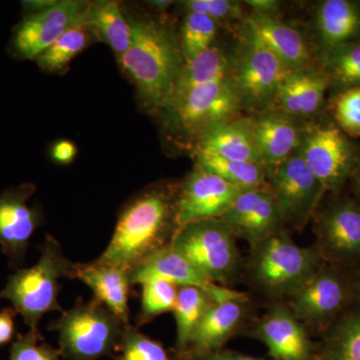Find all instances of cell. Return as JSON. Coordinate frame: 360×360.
Masks as SVG:
<instances>
[{"mask_svg": "<svg viewBox=\"0 0 360 360\" xmlns=\"http://www.w3.org/2000/svg\"><path fill=\"white\" fill-rule=\"evenodd\" d=\"M77 155V146L70 141H59L51 148L52 158L59 165H70Z\"/></svg>", "mask_w": 360, "mask_h": 360, "instance_id": "obj_40", "label": "cell"}, {"mask_svg": "<svg viewBox=\"0 0 360 360\" xmlns=\"http://www.w3.org/2000/svg\"><path fill=\"white\" fill-rule=\"evenodd\" d=\"M18 311L13 307H7L0 311V347L13 340L15 333V321Z\"/></svg>", "mask_w": 360, "mask_h": 360, "instance_id": "obj_39", "label": "cell"}, {"mask_svg": "<svg viewBox=\"0 0 360 360\" xmlns=\"http://www.w3.org/2000/svg\"><path fill=\"white\" fill-rule=\"evenodd\" d=\"M167 281L177 286H193L206 291L217 302L222 285L212 283L172 245L161 248L129 272L131 285L149 281Z\"/></svg>", "mask_w": 360, "mask_h": 360, "instance_id": "obj_19", "label": "cell"}, {"mask_svg": "<svg viewBox=\"0 0 360 360\" xmlns=\"http://www.w3.org/2000/svg\"><path fill=\"white\" fill-rule=\"evenodd\" d=\"M298 150L326 191H338L354 169V146L330 123L304 127Z\"/></svg>", "mask_w": 360, "mask_h": 360, "instance_id": "obj_10", "label": "cell"}, {"mask_svg": "<svg viewBox=\"0 0 360 360\" xmlns=\"http://www.w3.org/2000/svg\"><path fill=\"white\" fill-rule=\"evenodd\" d=\"M220 23L205 14L187 13L180 30V46L184 60H191L214 45Z\"/></svg>", "mask_w": 360, "mask_h": 360, "instance_id": "obj_32", "label": "cell"}, {"mask_svg": "<svg viewBox=\"0 0 360 360\" xmlns=\"http://www.w3.org/2000/svg\"><path fill=\"white\" fill-rule=\"evenodd\" d=\"M37 191L30 182L0 193V248L11 269H22L30 239L44 222L39 206L28 205Z\"/></svg>", "mask_w": 360, "mask_h": 360, "instance_id": "obj_12", "label": "cell"}, {"mask_svg": "<svg viewBox=\"0 0 360 360\" xmlns=\"http://www.w3.org/2000/svg\"><path fill=\"white\" fill-rule=\"evenodd\" d=\"M321 264L319 248L296 245L281 231L250 246L243 269L258 292L272 302H283L309 283Z\"/></svg>", "mask_w": 360, "mask_h": 360, "instance_id": "obj_3", "label": "cell"}, {"mask_svg": "<svg viewBox=\"0 0 360 360\" xmlns=\"http://www.w3.org/2000/svg\"><path fill=\"white\" fill-rule=\"evenodd\" d=\"M8 360H65L59 349L45 342L40 331L18 335L11 347Z\"/></svg>", "mask_w": 360, "mask_h": 360, "instance_id": "obj_37", "label": "cell"}, {"mask_svg": "<svg viewBox=\"0 0 360 360\" xmlns=\"http://www.w3.org/2000/svg\"><path fill=\"white\" fill-rule=\"evenodd\" d=\"M315 22L326 51L354 44L360 37V4L350 0L322 1L317 6Z\"/></svg>", "mask_w": 360, "mask_h": 360, "instance_id": "obj_24", "label": "cell"}, {"mask_svg": "<svg viewBox=\"0 0 360 360\" xmlns=\"http://www.w3.org/2000/svg\"><path fill=\"white\" fill-rule=\"evenodd\" d=\"M322 250L342 260L360 258V208L340 201L328 208L317 221Z\"/></svg>", "mask_w": 360, "mask_h": 360, "instance_id": "obj_20", "label": "cell"}, {"mask_svg": "<svg viewBox=\"0 0 360 360\" xmlns=\"http://www.w3.org/2000/svg\"><path fill=\"white\" fill-rule=\"evenodd\" d=\"M245 22L290 71L311 68V54L302 33L272 16L252 13Z\"/></svg>", "mask_w": 360, "mask_h": 360, "instance_id": "obj_22", "label": "cell"}, {"mask_svg": "<svg viewBox=\"0 0 360 360\" xmlns=\"http://www.w3.org/2000/svg\"><path fill=\"white\" fill-rule=\"evenodd\" d=\"M84 20L94 37L110 45L118 58L129 49L131 42V26L118 2L89 4Z\"/></svg>", "mask_w": 360, "mask_h": 360, "instance_id": "obj_27", "label": "cell"}, {"mask_svg": "<svg viewBox=\"0 0 360 360\" xmlns=\"http://www.w3.org/2000/svg\"><path fill=\"white\" fill-rule=\"evenodd\" d=\"M115 360H179L162 343L142 333L137 326H125Z\"/></svg>", "mask_w": 360, "mask_h": 360, "instance_id": "obj_35", "label": "cell"}, {"mask_svg": "<svg viewBox=\"0 0 360 360\" xmlns=\"http://www.w3.org/2000/svg\"><path fill=\"white\" fill-rule=\"evenodd\" d=\"M56 0H28V1H22L23 9L26 14L37 13V11H44L56 4Z\"/></svg>", "mask_w": 360, "mask_h": 360, "instance_id": "obj_43", "label": "cell"}, {"mask_svg": "<svg viewBox=\"0 0 360 360\" xmlns=\"http://www.w3.org/2000/svg\"><path fill=\"white\" fill-rule=\"evenodd\" d=\"M205 151L226 160L257 163L264 167L253 136L250 117L231 120L206 136L194 151ZM193 151V153H194Z\"/></svg>", "mask_w": 360, "mask_h": 360, "instance_id": "obj_25", "label": "cell"}, {"mask_svg": "<svg viewBox=\"0 0 360 360\" xmlns=\"http://www.w3.org/2000/svg\"><path fill=\"white\" fill-rule=\"evenodd\" d=\"M195 167L221 177L243 189L267 187L266 169L262 165L226 160L205 151H194Z\"/></svg>", "mask_w": 360, "mask_h": 360, "instance_id": "obj_29", "label": "cell"}, {"mask_svg": "<svg viewBox=\"0 0 360 360\" xmlns=\"http://www.w3.org/2000/svg\"><path fill=\"white\" fill-rule=\"evenodd\" d=\"M241 108L231 77L200 85L160 110L167 139L194 151L206 136L234 118Z\"/></svg>", "mask_w": 360, "mask_h": 360, "instance_id": "obj_5", "label": "cell"}, {"mask_svg": "<svg viewBox=\"0 0 360 360\" xmlns=\"http://www.w3.org/2000/svg\"><path fill=\"white\" fill-rule=\"evenodd\" d=\"M184 360H274L259 359V357L250 356V355L243 354L241 352H234V350L222 349L217 352H210V354L198 355V356L188 357Z\"/></svg>", "mask_w": 360, "mask_h": 360, "instance_id": "obj_41", "label": "cell"}, {"mask_svg": "<svg viewBox=\"0 0 360 360\" xmlns=\"http://www.w3.org/2000/svg\"><path fill=\"white\" fill-rule=\"evenodd\" d=\"M359 193H360V177H359Z\"/></svg>", "mask_w": 360, "mask_h": 360, "instance_id": "obj_45", "label": "cell"}, {"mask_svg": "<svg viewBox=\"0 0 360 360\" xmlns=\"http://www.w3.org/2000/svg\"><path fill=\"white\" fill-rule=\"evenodd\" d=\"M187 13L205 14L212 20L221 23L222 21L245 20L243 4L231 0H188L184 2Z\"/></svg>", "mask_w": 360, "mask_h": 360, "instance_id": "obj_38", "label": "cell"}, {"mask_svg": "<svg viewBox=\"0 0 360 360\" xmlns=\"http://www.w3.org/2000/svg\"><path fill=\"white\" fill-rule=\"evenodd\" d=\"M245 4L252 9V13L264 14L272 18H276L281 6V2L276 0H248Z\"/></svg>", "mask_w": 360, "mask_h": 360, "instance_id": "obj_42", "label": "cell"}, {"mask_svg": "<svg viewBox=\"0 0 360 360\" xmlns=\"http://www.w3.org/2000/svg\"><path fill=\"white\" fill-rule=\"evenodd\" d=\"M266 176L267 187L278 203L285 224L303 229L326 191L300 150L281 165L266 169Z\"/></svg>", "mask_w": 360, "mask_h": 360, "instance_id": "obj_9", "label": "cell"}, {"mask_svg": "<svg viewBox=\"0 0 360 360\" xmlns=\"http://www.w3.org/2000/svg\"><path fill=\"white\" fill-rule=\"evenodd\" d=\"M127 18L131 42L118 60L134 82L144 108L160 112L186 63L179 37L162 21L148 16Z\"/></svg>", "mask_w": 360, "mask_h": 360, "instance_id": "obj_2", "label": "cell"}, {"mask_svg": "<svg viewBox=\"0 0 360 360\" xmlns=\"http://www.w3.org/2000/svg\"><path fill=\"white\" fill-rule=\"evenodd\" d=\"M220 219L236 239L250 246L284 231L283 215L269 187L245 189L232 201Z\"/></svg>", "mask_w": 360, "mask_h": 360, "instance_id": "obj_15", "label": "cell"}, {"mask_svg": "<svg viewBox=\"0 0 360 360\" xmlns=\"http://www.w3.org/2000/svg\"><path fill=\"white\" fill-rule=\"evenodd\" d=\"M125 326L103 303L79 297L49 329L58 333V349L65 360H98L115 356Z\"/></svg>", "mask_w": 360, "mask_h": 360, "instance_id": "obj_6", "label": "cell"}, {"mask_svg": "<svg viewBox=\"0 0 360 360\" xmlns=\"http://www.w3.org/2000/svg\"><path fill=\"white\" fill-rule=\"evenodd\" d=\"M231 54L214 44L208 51L184 63L163 108L184 96L189 90L208 82L225 79L231 77Z\"/></svg>", "mask_w": 360, "mask_h": 360, "instance_id": "obj_26", "label": "cell"}, {"mask_svg": "<svg viewBox=\"0 0 360 360\" xmlns=\"http://www.w3.org/2000/svg\"><path fill=\"white\" fill-rule=\"evenodd\" d=\"M314 360H360V314L343 316L316 345Z\"/></svg>", "mask_w": 360, "mask_h": 360, "instance_id": "obj_30", "label": "cell"}, {"mask_svg": "<svg viewBox=\"0 0 360 360\" xmlns=\"http://www.w3.org/2000/svg\"><path fill=\"white\" fill-rule=\"evenodd\" d=\"M248 335L264 343L274 360H314L316 345L288 303L272 302L251 324Z\"/></svg>", "mask_w": 360, "mask_h": 360, "instance_id": "obj_14", "label": "cell"}, {"mask_svg": "<svg viewBox=\"0 0 360 360\" xmlns=\"http://www.w3.org/2000/svg\"><path fill=\"white\" fill-rule=\"evenodd\" d=\"M94 37L84 20L71 27L59 37L51 46L45 49L37 58V65L47 72H58L68 68L72 59L86 49Z\"/></svg>", "mask_w": 360, "mask_h": 360, "instance_id": "obj_31", "label": "cell"}, {"mask_svg": "<svg viewBox=\"0 0 360 360\" xmlns=\"http://www.w3.org/2000/svg\"><path fill=\"white\" fill-rule=\"evenodd\" d=\"M89 2L65 0L27 13L13 30L9 53L21 60H34L73 26L82 22Z\"/></svg>", "mask_w": 360, "mask_h": 360, "instance_id": "obj_11", "label": "cell"}, {"mask_svg": "<svg viewBox=\"0 0 360 360\" xmlns=\"http://www.w3.org/2000/svg\"><path fill=\"white\" fill-rule=\"evenodd\" d=\"M39 250L37 264L16 269L0 290V300H9L33 331H39V322L45 314L63 311L58 300L63 290L59 279L77 278L78 269V264L65 257L63 246L51 234H47Z\"/></svg>", "mask_w": 360, "mask_h": 360, "instance_id": "obj_4", "label": "cell"}, {"mask_svg": "<svg viewBox=\"0 0 360 360\" xmlns=\"http://www.w3.org/2000/svg\"><path fill=\"white\" fill-rule=\"evenodd\" d=\"M250 120L265 169L281 165L300 149L304 127L297 118L270 110L255 113Z\"/></svg>", "mask_w": 360, "mask_h": 360, "instance_id": "obj_17", "label": "cell"}, {"mask_svg": "<svg viewBox=\"0 0 360 360\" xmlns=\"http://www.w3.org/2000/svg\"><path fill=\"white\" fill-rule=\"evenodd\" d=\"M172 245L205 278L219 285L231 288L245 269L238 239L220 219L184 225L177 231Z\"/></svg>", "mask_w": 360, "mask_h": 360, "instance_id": "obj_8", "label": "cell"}, {"mask_svg": "<svg viewBox=\"0 0 360 360\" xmlns=\"http://www.w3.org/2000/svg\"><path fill=\"white\" fill-rule=\"evenodd\" d=\"M328 84L326 73L312 68L291 71L281 84L274 110L296 118L314 115L321 108Z\"/></svg>", "mask_w": 360, "mask_h": 360, "instance_id": "obj_23", "label": "cell"}, {"mask_svg": "<svg viewBox=\"0 0 360 360\" xmlns=\"http://www.w3.org/2000/svg\"><path fill=\"white\" fill-rule=\"evenodd\" d=\"M213 303L206 291L193 286H179L174 310L176 326L174 350L177 359L181 360L186 354L194 331Z\"/></svg>", "mask_w": 360, "mask_h": 360, "instance_id": "obj_28", "label": "cell"}, {"mask_svg": "<svg viewBox=\"0 0 360 360\" xmlns=\"http://www.w3.org/2000/svg\"><path fill=\"white\" fill-rule=\"evenodd\" d=\"M250 300L214 302L194 331L181 360L217 352L240 333L250 314Z\"/></svg>", "mask_w": 360, "mask_h": 360, "instance_id": "obj_18", "label": "cell"}, {"mask_svg": "<svg viewBox=\"0 0 360 360\" xmlns=\"http://www.w3.org/2000/svg\"><path fill=\"white\" fill-rule=\"evenodd\" d=\"M149 4H150L151 6L155 7L158 11H165V9H167L168 7L172 6V4H174V2L167 1V0H165V1H161V0H156V1L149 2Z\"/></svg>", "mask_w": 360, "mask_h": 360, "instance_id": "obj_44", "label": "cell"}, {"mask_svg": "<svg viewBox=\"0 0 360 360\" xmlns=\"http://www.w3.org/2000/svg\"><path fill=\"white\" fill-rule=\"evenodd\" d=\"M338 127L347 136L360 137V86L350 87L338 94L333 105Z\"/></svg>", "mask_w": 360, "mask_h": 360, "instance_id": "obj_36", "label": "cell"}, {"mask_svg": "<svg viewBox=\"0 0 360 360\" xmlns=\"http://www.w3.org/2000/svg\"><path fill=\"white\" fill-rule=\"evenodd\" d=\"M77 278L89 286L94 300L103 303L125 326L130 324L129 295L132 285L127 270L94 260L89 264H78Z\"/></svg>", "mask_w": 360, "mask_h": 360, "instance_id": "obj_21", "label": "cell"}, {"mask_svg": "<svg viewBox=\"0 0 360 360\" xmlns=\"http://www.w3.org/2000/svg\"><path fill=\"white\" fill-rule=\"evenodd\" d=\"M231 60L232 84L243 110L255 115L274 110L281 84L291 71L245 20Z\"/></svg>", "mask_w": 360, "mask_h": 360, "instance_id": "obj_7", "label": "cell"}, {"mask_svg": "<svg viewBox=\"0 0 360 360\" xmlns=\"http://www.w3.org/2000/svg\"><path fill=\"white\" fill-rule=\"evenodd\" d=\"M326 77L345 89L360 86V44H350L328 52Z\"/></svg>", "mask_w": 360, "mask_h": 360, "instance_id": "obj_34", "label": "cell"}, {"mask_svg": "<svg viewBox=\"0 0 360 360\" xmlns=\"http://www.w3.org/2000/svg\"><path fill=\"white\" fill-rule=\"evenodd\" d=\"M240 187L195 167L177 184L176 219L179 229L200 220L220 219L241 191Z\"/></svg>", "mask_w": 360, "mask_h": 360, "instance_id": "obj_13", "label": "cell"}, {"mask_svg": "<svg viewBox=\"0 0 360 360\" xmlns=\"http://www.w3.org/2000/svg\"><path fill=\"white\" fill-rule=\"evenodd\" d=\"M347 300V286L336 272L321 267L288 305L305 328L316 329L335 316Z\"/></svg>", "mask_w": 360, "mask_h": 360, "instance_id": "obj_16", "label": "cell"}, {"mask_svg": "<svg viewBox=\"0 0 360 360\" xmlns=\"http://www.w3.org/2000/svg\"><path fill=\"white\" fill-rule=\"evenodd\" d=\"M177 184L149 186L127 201L118 214L110 243L96 258L130 272L161 248L172 245L179 231Z\"/></svg>", "mask_w": 360, "mask_h": 360, "instance_id": "obj_1", "label": "cell"}, {"mask_svg": "<svg viewBox=\"0 0 360 360\" xmlns=\"http://www.w3.org/2000/svg\"><path fill=\"white\" fill-rule=\"evenodd\" d=\"M141 285V302L136 319L137 328L148 323L158 315L174 312L179 286L160 279L146 281Z\"/></svg>", "mask_w": 360, "mask_h": 360, "instance_id": "obj_33", "label": "cell"}]
</instances>
